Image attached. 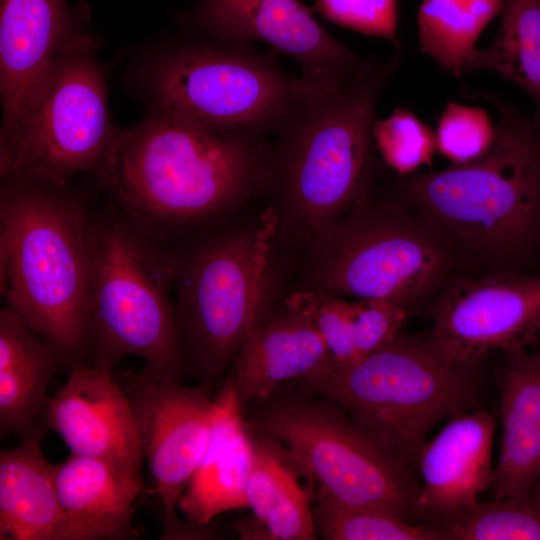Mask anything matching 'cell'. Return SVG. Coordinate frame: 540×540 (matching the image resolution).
Instances as JSON below:
<instances>
[{"label": "cell", "mask_w": 540, "mask_h": 540, "mask_svg": "<svg viewBox=\"0 0 540 540\" xmlns=\"http://www.w3.org/2000/svg\"><path fill=\"white\" fill-rule=\"evenodd\" d=\"M373 139L383 161L407 176L430 165L436 149L435 133L411 111L397 108L384 120H376Z\"/></svg>", "instance_id": "obj_29"}, {"label": "cell", "mask_w": 540, "mask_h": 540, "mask_svg": "<svg viewBox=\"0 0 540 540\" xmlns=\"http://www.w3.org/2000/svg\"><path fill=\"white\" fill-rule=\"evenodd\" d=\"M214 400L208 446L178 504L186 522L202 529L217 515L247 506L246 484L254 458V442L231 376Z\"/></svg>", "instance_id": "obj_19"}, {"label": "cell", "mask_w": 540, "mask_h": 540, "mask_svg": "<svg viewBox=\"0 0 540 540\" xmlns=\"http://www.w3.org/2000/svg\"><path fill=\"white\" fill-rule=\"evenodd\" d=\"M292 399L266 409L262 430L284 448L316 499L422 523L413 467L334 402Z\"/></svg>", "instance_id": "obj_10"}, {"label": "cell", "mask_w": 540, "mask_h": 540, "mask_svg": "<svg viewBox=\"0 0 540 540\" xmlns=\"http://www.w3.org/2000/svg\"><path fill=\"white\" fill-rule=\"evenodd\" d=\"M502 0H422L418 11L420 50L456 77L486 26L500 14Z\"/></svg>", "instance_id": "obj_25"}, {"label": "cell", "mask_w": 540, "mask_h": 540, "mask_svg": "<svg viewBox=\"0 0 540 540\" xmlns=\"http://www.w3.org/2000/svg\"><path fill=\"white\" fill-rule=\"evenodd\" d=\"M430 337L453 361L479 363L487 353L539 342L540 273L498 272L450 282L432 310Z\"/></svg>", "instance_id": "obj_13"}, {"label": "cell", "mask_w": 540, "mask_h": 540, "mask_svg": "<svg viewBox=\"0 0 540 540\" xmlns=\"http://www.w3.org/2000/svg\"><path fill=\"white\" fill-rule=\"evenodd\" d=\"M221 40L220 46L180 49L161 63L153 82L159 109L227 135L263 140L304 81L286 76L272 50L262 54L248 42Z\"/></svg>", "instance_id": "obj_11"}, {"label": "cell", "mask_w": 540, "mask_h": 540, "mask_svg": "<svg viewBox=\"0 0 540 540\" xmlns=\"http://www.w3.org/2000/svg\"><path fill=\"white\" fill-rule=\"evenodd\" d=\"M118 378L134 409L144 457L161 499V539L205 536L204 529L181 522L176 512L210 439L215 407L211 387L157 382L132 371H121Z\"/></svg>", "instance_id": "obj_12"}, {"label": "cell", "mask_w": 540, "mask_h": 540, "mask_svg": "<svg viewBox=\"0 0 540 540\" xmlns=\"http://www.w3.org/2000/svg\"><path fill=\"white\" fill-rule=\"evenodd\" d=\"M334 365L311 319L284 303L254 326L232 363V373L242 402L263 400L291 380L314 379Z\"/></svg>", "instance_id": "obj_18"}, {"label": "cell", "mask_w": 540, "mask_h": 540, "mask_svg": "<svg viewBox=\"0 0 540 540\" xmlns=\"http://www.w3.org/2000/svg\"><path fill=\"white\" fill-rule=\"evenodd\" d=\"M178 253L121 206L88 219V352L111 372L127 355L151 380L180 384L188 363L171 298Z\"/></svg>", "instance_id": "obj_4"}, {"label": "cell", "mask_w": 540, "mask_h": 540, "mask_svg": "<svg viewBox=\"0 0 540 540\" xmlns=\"http://www.w3.org/2000/svg\"><path fill=\"white\" fill-rule=\"evenodd\" d=\"M353 309L358 360L394 340L410 312L400 303L383 299H359L353 301Z\"/></svg>", "instance_id": "obj_33"}, {"label": "cell", "mask_w": 540, "mask_h": 540, "mask_svg": "<svg viewBox=\"0 0 540 540\" xmlns=\"http://www.w3.org/2000/svg\"><path fill=\"white\" fill-rule=\"evenodd\" d=\"M74 36L64 0H0L2 129L20 117L56 56Z\"/></svg>", "instance_id": "obj_17"}, {"label": "cell", "mask_w": 540, "mask_h": 540, "mask_svg": "<svg viewBox=\"0 0 540 540\" xmlns=\"http://www.w3.org/2000/svg\"><path fill=\"white\" fill-rule=\"evenodd\" d=\"M278 221L269 206L253 222L216 232L178 253L177 329L188 366L212 386L270 309Z\"/></svg>", "instance_id": "obj_6"}, {"label": "cell", "mask_w": 540, "mask_h": 540, "mask_svg": "<svg viewBox=\"0 0 540 540\" xmlns=\"http://www.w3.org/2000/svg\"><path fill=\"white\" fill-rule=\"evenodd\" d=\"M58 498L77 540L127 539L133 528L141 477L101 459L70 453L54 465Z\"/></svg>", "instance_id": "obj_21"}, {"label": "cell", "mask_w": 540, "mask_h": 540, "mask_svg": "<svg viewBox=\"0 0 540 540\" xmlns=\"http://www.w3.org/2000/svg\"><path fill=\"white\" fill-rule=\"evenodd\" d=\"M539 343H540V335H539Z\"/></svg>", "instance_id": "obj_34"}, {"label": "cell", "mask_w": 540, "mask_h": 540, "mask_svg": "<svg viewBox=\"0 0 540 540\" xmlns=\"http://www.w3.org/2000/svg\"><path fill=\"white\" fill-rule=\"evenodd\" d=\"M386 62L338 88L304 81L274 131L267 187L281 232L308 244L343 217L375 174L373 126L379 98L402 59Z\"/></svg>", "instance_id": "obj_1"}, {"label": "cell", "mask_w": 540, "mask_h": 540, "mask_svg": "<svg viewBox=\"0 0 540 540\" xmlns=\"http://www.w3.org/2000/svg\"><path fill=\"white\" fill-rule=\"evenodd\" d=\"M312 10L341 27L400 46L397 0H316Z\"/></svg>", "instance_id": "obj_32"}, {"label": "cell", "mask_w": 540, "mask_h": 540, "mask_svg": "<svg viewBox=\"0 0 540 540\" xmlns=\"http://www.w3.org/2000/svg\"><path fill=\"white\" fill-rule=\"evenodd\" d=\"M43 415L19 444L0 451L1 540H77L58 498L54 465L42 452L49 430Z\"/></svg>", "instance_id": "obj_20"}, {"label": "cell", "mask_w": 540, "mask_h": 540, "mask_svg": "<svg viewBox=\"0 0 540 540\" xmlns=\"http://www.w3.org/2000/svg\"><path fill=\"white\" fill-rule=\"evenodd\" d=\"M494 141L480 158L403 176V200L453 244L486 257L521 261L540 247V113L527 117L490 92Z\"/></svg>", "instance_id": "obj_3"}, {"label": "cell", "mask_w": 540, "mask_h": 540, "mask_svg": "<svg viewBox=\"0 0 540 540\" xmlns=\"http://www.w3.org/2000/svg\"><path fill=\"white\" fill-rule=\"evenodd\" d=\"M494 416L464 410L420 448L416 459L422 482L418 510L422 522L439 523L478 501L491 488Z\"/></svg>", "instance_id": "obj_16"}, {"label": "cell", "mask_w": 540, "mask_h": 540, "mask_svg": "<svg viewBox=\"0 0 540 540\" xmlns=\"http://www.w3.org/2000/svg\"><path fill=\"white\" fill-rule=\"evenodd\" d=\"M300 0H202L194 21L218 39L268 45L297 61L302 78L322 88L353 81L376 62L337 41Z\"/></svg>", "instance_id": "obj_14"}, {"label": "cell", "mask_w": 540, "mask_h": 540, "mask_svg": "<svg viewBox=\"0 0 540 540\" xmlns=\"http://www.w3.org/2000/svg\"><path fill=\"white\" fill-rule=\"evenodd\" d=\"M334 402L413 468L431 430L469 410L479 395L478 363L444 355L430 335L402 332L355 363L303 382Z\"/></svg>", "instance_id": "obj_7"}, {"label": "cell", "mask_w": 540, "mask_h": 540, "mask_svg": "<svg viewBox=\"0 0 540 540\" xmlns=\"http://www.w3.org/2000/svg\"><path fill=\"white\" fill-rule=\"evenodd\" d=\"M120 133L92 43L74 36L56 56L20 117L1 130L4 179L64 188L79 173L105 182Z\"/></svg>", "instance_id": "obj_9"}, {"label": "cell", "mask_w": 540, "mask_h": 540, "mask_svg": "<svg viewBox=\"0 0 540 540\" xmlns=\"http://www.w3.org/2000/svg\"><path fill=\"white\" fill-rule=\"evenodd\" d=\"M505 353L500 379L502 428L540 430V351L518 349Z\"/></svg>", "instance_id": "obj_28"}, {"label": "cell", "mask_w": 540, "mask_h": 540, "mask_svg": "<svg viewBox=\"0 0 540 540\" xmlns=\"http://www.w3.org/2000/svg\"><path fill=\"white\" fill-rule=\"evenodd\" d=\"M0 199V289L69 367L88 352V219L47 184L5 179Z\"/></svg>", "instance_id": "obj_5"}, {"label": "cell", "mask_w": 540, "mask_h": 540, "mask_svg": "<svg viewBox=\"0 0 540 540\" xmlns=\"http://www.w3.org/2000/svg\"><path fill=\"white\" fill-rule=\"evenodd\" d=\"M313 517L317 534L328 540H443L441 530L432 523H413L323 499H316Z\"/></svg>", "instance_id": "obj_27"}, {"label": "cell", "mask_w": 540, "mask_h": 540, "mask_svg": "<svg viewBox=\"0 0 540 540\" xmlns=\"http://www.w3.org/2000/svg\"><path fill=\"white\" fill-rule=\"evenodd\" d=\"M434 525L443 540H540V501L533 494L478 500Z\"/></svg>", "instance_id": "obj_26"}, {"label": "cell", "mask_w": 540, "mask_h": 540, "mask_svg": "<svg viewBox=\"0 0 540 540\" xmlns=\"http://www.w3.org/2000/svg\"><path fill=\"white\" fill-rule=\"evenodd\" d=\"M285 303L311 319L335 366H348L358 360L353 301L325 291L302 288L289 295Z\"/></svg>", "instance_id": "obj_30"}, {"label": "cell", "mask_w": 540, "mask_h": 540, "mask_svg": "<svg viewBox=\"0 0 540 540\" xmlns=\"http://www.w3.org/2000/svg\"><path fill=\"white\" fill-rule=\"evenodd\" d=\"M113 375L90 362L69 367L67 380L47 398L43 414L70 453L104 460L141 477L145 457L137 418Z\"/></svg>", "instance_id": "obj_15"}, {"label": "cell", "mask_w": 540, "mask_h": 540, "mask_svg": "<svg viewBox=\"0 0 540 540\" xmlns=\"http://www.w3.org/2000/svg\"><path fill=\"white\" fill-rule=\"evenodd\" d=\"M495 133L484 109L448 102L438 120L436 149L453 165L466 164L489 150Z\"/></svg>", "instance_id": "obj_31"}, {"label": "cell", "mask_w": 540, "mask_h": 540, "mask_svg": "<svg viewBox=\"0 0 540 540\" xmlns=\"http://www.w3.org/2000/svg\"><path fill=\"white\" fill-rule=\"evenodd\" d=\"M498 32L475 49L466 74L489 70L521 87L540 113V0H502Z\"/></svg>", "instance_id": "obj_24"}, {"label": "cell", "mask_w": 540, "mask_h": 540, "mask_svg": "<svg viewBox=\"0 0 540 540\" xmlns=\"http://www.w3.org/2000/svg\"><path fill=\"white\" fill-rule=\"evenodd\" d=\"M58 351L10 307L0 311V432L27 435L42 417Z\"/></svg>", "instance_id": "obj_22"}, {"label": "cell", "mask_w": 540, "mask_h": 540, "mask_svg": "<svg viewBox=\"0 0 540 540\" xmlns=\"http://www.w3.org/2000/svg\"><path fill=\"white\" fill-rule=\"evenodd\" d=\"M297 470L289 456L283 457L275 446L266 442L254 443L246 504L271 539L317 538L310 505L312 489L301 486L295 473Z\"/></svg>", "instance_id": "obj_23"}, {"label": "cell", "mask_w": 540, "mask_h": 540, "mask_svg": "<svg viewBox=\"0 0 540 540\" xmlns=\"http://www.w3.org/2000/svg\"><path fill=\"white\" fill-rule=\"evenodd\" d=\"M372 183L307 244L303 288L390 300L411 310L447 278L452 243L422 214L415 217L398 200L375 195Z\"/></svg>", "instance_id": "obj_8"}, {"label": "cell", "mask_w": 540, "mask_h": 540, "mask_svg": "<svg viewBox=\"0 0 540 540\" xmlns=\"http://www.w3.org/2000/svg\"><path fill=\"white\" fill-rule=\"evenodd\" d=\"M269 146L159 109L120 133L108 176L125 211L165 238L231 211L267 187Z\"/></svg>", "instance_id": "obj_2"}]
</instances>
